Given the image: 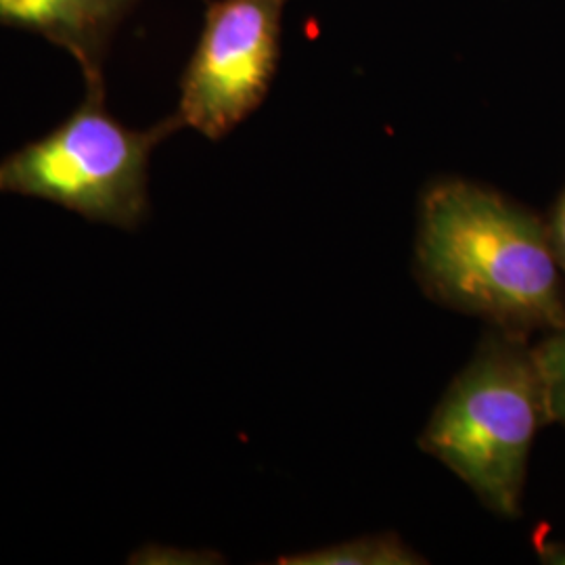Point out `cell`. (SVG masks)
Returning a JSON list of instances; mask_svg holds the SVG:
<instances>
[{
    "label": "cell",
    "instance_id": "obj_1",
    "mask_svg": "<svg viewBox=\"0 0 565 565\" xmlns=\"http://www.w3.org/2000/svg\"><path fill=\"white\" fill-rule=\"evenodd\" d=\"M415 273L434 302L511 335L565 324L548 224L484 184L443 179L425 189Z\"/></svg>",
    "mask_w": 565,
    "mask_h": 565
},
{
    "label": "cell",
    "instance_id": "obj_2",
    "mask_svg": "<svg viewBox=\"0 0 565 565\" xmlns=\"http://www.w3.org/2000/svg\"><path fill=\"white\" fill-rule=\"evenodd\" d=\"M543 425L545 392L532 345L490 327L436 404L419 448L463 480L488 511L518 518Z\"/></svg>",
    "mask_w": 565,
    "mask_h": 565
},
{
    "label": "cell",
    "instance_id": "obj_3",
    "mask_svg": "<svg viewBox=\"0 0 565 565\" xmlns=\"http://www.w3.org/2000/svg\"><path fill=\"white\" fill-rule=\"evenodd\" d=\"M181 128L174 116L149 130L128 128L107 111L105 86H86L84 102L57 128L0 160V193L137 231L149 216L151 153Z\"/></svg>",
    "mask_w": 565,
    "mask_h": 565
},
{
    "label": "cell",
    "instance_id": "obj_4",
    "mask_svg": "<svg viewBox=\"0 0 565 565\" xmlns=\"http://www.w3.org/2000/svg\"><path fill=\"white\" fill-rule=\"evenodd\" d=\"M287 0H216L181 81L174 118L221 141L268 95L279 61Z\"/></svg>",
    "mask_w": 565,
    "mask_h": 565
},
{
    "label": "cell",
    "instance_id": "obj_5",
    "mask_svg": "<svg viewBox=\"0 0 565 565\" xmlns=\"http://www.w3.org/2000/svg\"><path fill=\"white\" fill-rule=\"evenodd\" d=\"M139 0H0V25L57 44L81 63L86 86H105L111 36Z\"/></svg>",
    "mask_w": 565,
    "mask_h": 565
},
{
    "label": "cell",
    "instance_id": "obj_6",
    "mask_svg": "<svg viewBox=\"0 0 565 565\" xmlns=\"http://www.w3.org/2000/svg\"><path fill=\"white\" fill-rule=\"evenodd\" d=\"M285 565H419L425 564L413 546L398 534L382 532L345 543L319 546L279 559Z\"/></svg>",
    "mask_w": 565,
    "mask_h": 565
},
{
    "label": "cell",
    "instance_id": "obj_7",
    "mask_svg": "<svg viewBox=\"0 0 565 565\" xmlns=\"http://www.w3.org/2000/svg\"><path fill=\"white\" fill-rule=\"evenodd\" d=\"M545 392L546 422L565 427V324L532 345Z\"/></svg>",
    "mask_w": 565,
    "mask_h": 565
},
{
    "label": "cell",
    "instance_id": "obj_8",
    "mask_svg": "<svg viewBox=\"0 0 565 565\" xmlns=\"http://www.w3.org/2000/svg\"><path fill=\"white\" fill-rule=\"evenodd\" d=\"M548 233H551V242H553L557 260H559V266L565 275V191L555 207L553 221L548 224Z\"/></svg>",
    "mask_w": 565,
    "mask_h": 565
},
{
    "label": "cell",
    "instance_id": "obj_9",
    "mask_svg": "<svg viewBox=\"0 0 565 565\" xmlns=\"http://www.w3.org/2000/svg\"><path fill=\"white\" fill-rule=\"evenodd\" d=\"M543 562L546 564L565 565V545L546 546L543 551Z\"/></svg>",
    "mask_w": 565,
    "mask_h": 565
}]
</instances>
